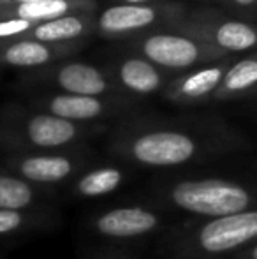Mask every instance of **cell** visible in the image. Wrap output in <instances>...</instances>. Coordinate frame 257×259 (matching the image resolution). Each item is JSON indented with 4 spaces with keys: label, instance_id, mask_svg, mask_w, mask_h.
Returning <instances> with one entry per match:
<instances>
[{
    "label": "cell",
    "instance_id": "obj_25",
    "mask_svg": "<svg viewBox=\"0 0 257 259\" xmlns=\"http://www.w3.org/2000/svg\"><path fill=\"white\" fill-rule=\"evenodd\" d=\"M113 4H125V6H143V4H155L162 0H111Z\"/></svg>",
    "mask_w": 257,
    "mask_h": 259
},
{
    "label": "cell",
    "instance_id": "obj_14",
    "mask_svg": "<svg viewBox=\"0 0 257 259\" xmlns=\"http://www.w3.org/2000/svg\"><path fill=\"white\" fill-rule=\"evenodd\" d=\"M111 81L129 99L153 96L164 92L169 79L162 69L141 55H125L111 67Z\"/></svg>",
    "mask_w": 257,
    "mask_h": 259
},
{
    "label": "cell",
    "instance_id": "obj_7",
    "mask_svg": "<svg viewBox=\"0 0 257 259\" xmlns=\"http://www.w3.org/2000/svg\"><path fill=\"white\" fill-rule=\"evenodd\" d=\"M187 13L189 9L180 2L113 4L97 16L95 32L108 39H132L148 32L173 30Z\"/></svg>",
    "mask_w": 257,
    "mask_h": 259
},
{
    "label": "cell",
    "instance_id": "obj_5",
    "mask_svg": "<svg viewBox=\"0 0 257 259\" xmlns=\"http://www.w3.org/2000/svg\"><path fill=\"white\" fill-rule=\"evenodd\" d=\"M178 217L168 213L144 198L106 205L93 210L85 219V233L97 245L139 249L146 243H157Z\"/></svg>",
    "mask_w": 257,
    "mask_h": 259
},
{
    "label": "cell",
    "instance_id": "obj_11",
    "mask_svg": "<svg viewBox=\"0 0 257 259\" xmlns=\"http://www.w3.org/2000/svg\"><path fill=\"white\" fill-rule=\"evenodd\" d=\"M32 83L55 89L59 94L92 97H125L111 81L110 74L100 71L97 65L86 62H65L53 64L42 72L30 76ZM129 99V97H127Z\"/></svg>",
    "mask_w": 257,
    "mask_h": 259
},
{
    "label": "cell",
    "instance_id": "obj_28",
    "mask_svg": "<svg viewBox=\"0 0 257 259\" xmlns=\"http://www.w3.org/2000/svg\"><path fill=\"white\" fill-rule=\"evenodd\" d=\"M229 259H234V257H229Z\"/></svg>",
    "mask_w": 257,
    "mask_h": 259
},
{
    "label": "cell",
    "instance_id": "obj_27",
    "mask_svg": "<svg viewBox=\"0 0 257 259\" xmlns=\"http://www.w3.org/2000/svg\"><path fill=\"white\" fill-rule=\"evenodd\" d=\"M220 259H226V257H220Z\"/></svg>",
    "mask_w": 257,
    "mask_h": 259
},
{
    "label": "cell",
    "instance_id": "obj_20",
    "mask_svg": "<svg viewBox=\"0 0 257 259\" xmlns=\"http://www.w3.org/2000/svg\"><path fill=\"white\" fill-rule=\"evenodd\" d=\"M257 97V53L231 64L212 103L245 101Z\"/></svg>",
    "mask_w": 257,
    "mask_h": 259
},
{
    "label": "cell",
    "instance_id": "obj_2",
    "mask_svg": "<svg viewBox=\"0 0 257 259\" xmlns=\"http://www.w3.org/2000/svg\"><path fill=\"white\" fill-rule=\"evenodd\" d=\"M141 198L178 219H212L257 208V157L240 155L217 167L155 173Z\"/></svg>",
    "mask_w": 257,
    "mask_h": 259
},
{
    "label": "cell",
    "instance_id": "obj_3",
    "mask_svg": "<svg viewBox=\"0 0 257 259\" xmlns=\"http://www.w3.org/2000/svg\"><path fill=\"white\" fill-rule=\"evenodd\" d=\"M254 243L257 208L212 219H178L155 243L153 259H229Z\"/></svg>",
    "mask_w": 257,
    "mask_h": 259
},
{
    "label": "cell",
    "instance_id": "obj_4",
    "mask_svg": "<svg viewBox=\"0 0 257 259\" xmlns=\"http://www.w3.org/2000/svg\"><path fill=\"white\" fill-rule=\"evenodd\" d=\"M113 125H88L64 120L30 106L9 104L0 113V150L4 154L55 152L88 147Z\"/></svg>",
    "mask_w": 257,
    "mask_h": 259
},
{
    "label": "cell",
    "instance_id": "obj_10",
    "mask_svg": "<svg viewBox=\"0 0 257 259\" xmlns=\"http://www.w3.org/2000/svg\"><path fill=\"white\" fill-rule=\"evenodd\" d=\"M173 32L197 39L219 50L226 57L233 53L248 52L257 46V27L248 21L224 16L212 9H189L187 16L173 28Z\"/></svg>",
    "mask_w": 257,
    "mask_h": 259
},
{
    "label": "cell",
    "instance_id": "obj_9",
    "mask_svg": "<svg viewBox=\"0 0 257 259\" xmlns=\"http://www.w3.org/2000/svg\"><path fill=\"white\" fill-rule=\"evenodd\" d=\"M28 106L64 120L88 125H115L139 113L136 101L127 97H92L59 92L41 94L34 97Z\"/></svg>",
    "mask_w": 257,
    "mask_h": 259
},
{
    "label": "cell",
    "instance_id": "obj_13",
    "mask_svg": "<svg viewBox=\"0 0 257 259\" xmlns=\"http://www.w3.org/2000/svg\"><path fill=\"white\" fill-rule=\"evenodd\" d=\"M231 67L229 58H224L215 64L202 65L199 69L187 71L176 78L169 79L168 87L162 92V97L173 104L194 106L202 103H212L213 96L219 90L227 69Z\"/></svg>",
    "mask_w": 257,
    "mask_h": 259
},
{
    "label": "cell",
    "instance_id": "obj_6",
    "mask_svg": "<svg viewBox=\"0 0 257 259\" xmlns=\"http://www.w3.org/2000/svg\"><path fill=\"white\" fill-rule=\"evenodd\" d=\"M100 159L92 147L71 150L30 152V154H4L0 164L14 175L39 185L62 192L81 171Z\"/></svg>",
    "mask_w": 257,
    "mask_h": 259
},
{
    "label": "cell",
    "instance_id": "obj_22",
    "mask_svg": "<svg viewBox=\"0 0 257 259\" xmlns=\"http://www.w3.org/2000/svg\"><path fill=\"white\" fill-rule=\"evenodd\" d=\"M79 259H141V256L136 249H127V247L95 245L86 250Z\"/></svg>",
    "mask_w": 257,
    "mask_h": 259
},
{
    "label": "cell",
    "instance_id": "obj_17",
    "mask_svg": "<svg viewBox=\"0 0 257 259\" xmlns=\"http://www.w3.org/2000/svg\"><path fill=\"white\" fill-rule=\"evenodd\" d=\"M60 224V208L35 211H14L0 208V242H14L30 235L55 231Z\"/></svg>",
    "mask_w": 257,
    "mask_h": 259
},
{
    "label": "cell",
    "instance_id": "obj_21",
    "mask_svg": "<svg viewBox=\"0 0 257 259\" xmlns=\"http://www.w3.org/2000/svg\"><path fill=\"white\" fill-rule=\"evenodd\" d=\"M34 28V23L27 20H18V18H7L0 20V45L20 41Z\"/></svg>",
    "mask_w": 257,
    "mask_h": 259
},
{
    "label": "cell",
    "instance_id": "obj_12",
    "mask_svg": "<svg viewBox=\"0 0 257 259\" xmlns=\"http://www.w3.org/2000/svg\"><path fill=\"white\" fill-rule=\"evenodd\" d=\"M139 175L136 167L117 159H99L62 189V199L69 201H99L117 194Z\"/></svg>",
    "mask_w": 257,
    "mask_h": 259
},
{
    "label": "cell",
    "instance_id": "obj_18",
    "mask_svg": "<svg viewBox=\"0 0 257 259\" xmlns=\"http://www.w3.org/2000/svg\"><path fill=\"white\" fill-rule=\"evenodd\" d=\"M97 0H41V2L21 4V6L4 7L0 9V20L18 18L30 23H46L57 18L71 14H88L97 11Z\"/></svg>",
    "mask_w": 257,
    "mask_h": 259
},
{
    "label": "cell",
    "instance_id": "obj_23",
    "mask_svg": "<svg viewBox=\"0 0 257 259\" xmlns=\"http://www.w3.org/2000/svg\"><path fill=\"white\" fill-rule=\"evenodd\" d=\"M233 257L234 259H257V243L247 247V249H243V250H240V252L234 254Z\"/></svg>",
    "mask_w": 257,
    "mask_h": 259
},
{
    "label": "cell",
    "instance_id": "obj_26",
    "mask_svg": "<svg viewBox=\"0 0 257 259\" xmlns=\"http://www.w3.org/2000/svg\"><path fill=\"white\" fill-rule=\"evenodd\" d=\"M32 2H41V0H0V9H4V7L21 6V4H32Z\"/></svg>",
    "mask_w": 257,
    "mask_h": 259
},
{
    "label": "cell",
    "instance_id": "obj_16",
    "mask_svg": "<svg viewBox=\"0 0 257 259\" xmlns=\"http://www.w3.org/2000/svg\"><path fill=\"white\" fill-rule=\"evenodd\" d=\"M78 45H49L32 39H20L0 45V62L16 69L49 67L78 52Z\"/></svg>",
    "mask_w": 257,
    "mask_h": 259
},
{
    "label": "cell",
    "instance_id": "obj_8",
    "mask_svg": "<svg viewBox=\"0 0 257 259\" xmlns=\"http://www.w3.org/2000/svg\"><path fill=\"white\" fill-rule=\"evenodd\" d=\"M137 55L162 71H192L194 67L215 64L227 58L219 50L173 30H159L129 39Z\"/></svg>",
    "mask_w": 257,
    "mask_h": 259
},
{
    "label": "cell",
    "instance_id": "obj_15",
    "mask_svg": "<svg viewBox=\"0 0 257 259\" xmlns=\"http://www.w3.org/2000/svg\"><path fill=\"white\" fill-rule=\"evenodd\" d=\"M60 201H62V194L59 191L39 187L0 164V208L2 210H49V208H59Z\"/></svg>",
    "mask_w": 257,
    "mask_h": 259
},
{
    "label": "cell",
    "instance_id": "obj_1",
    "mask_svg": "<svg viewBox=\"0 0 257 259\" xmlns=\"http://www.w3.org/2000/svg\"><path fill=\"white\" fill-rule=\"evenodd\" d=\"M106 154L137 171L173 173L212 166L254 148L243 131L217 116L136 115L106 134Z\"/></svg>",
    "mask_w": 257,
    "mask_h": 259
},
{
    "label": "cell",
    "instance_id": "obj_24",
    "mask_svg": "<svg viewBox=\"0 0 257 259\" xmlns=\"http://www.w3.org/2000/svg\"><path fill=\"white\" fill-rule=\"evenodd\" d=\"M226 2L233 4L234 7H241V9H250L257 6V0H226Z\"/></svg>",
    "mask_w": 257,
    "mask_h": 259
},
{
    "label": "cell",
    "instance_id": "obj_19",
    "mask_svg": "<svg viewBox=\"0 0 257 259\" xmlns=\"http://www.w3.org/2000/svg\"><path fill=\"white\" fill-rule=\"evenodd\" d=\"M95 13L71 14V16L34 25V28L25 35V39L49 42V45H78L81 39L95 32Z\"/></svg>",
    "mask_w": 257,
    "mask_h": 259
}]
</instances>
